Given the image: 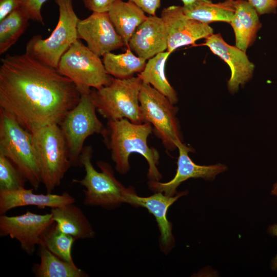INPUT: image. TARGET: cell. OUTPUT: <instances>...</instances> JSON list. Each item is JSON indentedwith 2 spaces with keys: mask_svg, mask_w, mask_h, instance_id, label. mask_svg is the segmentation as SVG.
<instances>
[{
  "mask_svg": "<svg viewBox=\"0 0 277 277\" xmlns=\"http://www.w3.org/2000/svg\"><path fill=\"white\" fill-rule=\"evenodd\" d=\"M81 97L71 80L26 53L1 60L0 108L31 133L49 125H60Z\"/></svg>",
  "mask_w": 277,
  "mask_h": 277,
  "instance_id": "obj_1",
  "label": "cell"
},
{
  "mask_svg": "<svg viewBox=\"0 0 277 277\" xmlns=\"http://www.w3.org/2000/svg\"><path fill=\"white\" fill-rule=\"evenodd\" d=\"M106 128L107 132L103 137L111 151L112 160L118 172L125 174L130 170L129 156L136 152L143 155L148 163L147 176L149 181H159L161 179L162 175L157 168L159 153L147 144L148 137L153 132L150 123L135 124L122 118L108 121Z\"/></svg>",
  "mask_w": 277,
  "mask_h": 277,
  "instance_id": "obj_2",
  "label": "cell"
},
{
  "mask_svg": "<svg viewBox=\"0 0 277 277\" xmlns=\"http://www.w3.org/2000/svg\"><path fill=\"white\" fill-rule=\"evenodd\" d=\"M0 153L7 157L36 190L42 183L40 166L32 133L0 108Z\"/></svg>",
  "mask_w": 277,
  "mask_h": 277,
  "instance_id": "obj_3",
  "label": "cell"
},
{
  "mask_svg": "<svg viewBox=\"0 0 277 277\" xmlns=\"http://www.w3.org/2000/svg\"><path fill=\"white\" fill-rule=\"evenodd\" d=\"M142 84L138 75L122 79L112 77L109 85L91 91L96 110L108 121L127 118L135 124L147 122L138 100Z\"/></svg>",
  "mask_w": 277,
  "mask_h": 277,
  "instance_id": "obj_4",
  "label": "cell"
},
{
  "mask_svg": "<svg viewBox=\"0 0 277 277\" xmlns=\"http://www.w3.org/2000/svg\"><path fill=\"white\" fill-rule=\"evenodd\" d=\"M58 8L57 24L51 35L43 39L41 35L32 37L27 43L25 53L48 66L57 68L60 61L78 38L79 18L74 12L72 0H55Z\"/></svg>",
  "mask_w": 277,
  "mask_h": 277,
  "instance_id": "obj_5",
  "label": "cell"
},
{
  "mask_svg": "<svg viewBox=\"0 0 277 277\" xmlns=\"http://www.w3.org/2000/svg\"><path fill=\"white\" fill-rule=\"evenodd\" d=\"M92 147H84L80 157V166L84 167L86 174L81 180L73 179V183L85 187L84 203L86 206L112 207L125 203L126 194L133 190L125 187L115 177L110 165L98 161L101 171L95 169L91 163Z\"/></svg>",
  "mask_w": 277,
  "mask_h": 277,
  "instance_id": "obj_6",
  "label": "cell"
},
{
  "mask_svg": "<svg viewBox=\"0 0 277 277\" xmlns=\"http://www.w3.org/2000/svg\"><path fill=\"white\" fill-rule=\"evenodd\" d=\"M38 159L42 183L47 193L59 186L72 166L60 126L49 125L31 132Z\"/></svg>",
  "mask_w": 277,
  "mask_h": 277,
  "instance_id": "obj_7",
  "label": "cell"
},
{
  "mask_svg": "<svg viewBox=\"0 0 277 277\" xmlns=\"http://www.w3.org/2000/svg\"><path fill=\"white\" fill-rule=\"evenodd\" d=\"M57 69L71 80L80 91L99 89L109 85L112 77L106 71L100 57L84 45L80 39L74 42L62 56Z\"/></svg>",
  "mask_w": 277,
  "mask_h": 277,
  "instance_id": "obj_8",
  "label": "cell"
},
{
  "mask_svg": "<svg viewBox=\"0 0 277 277\" xmlns=\"http://www.w3.org/2000/svg\"><path fill=\"white\" fill-rule=\"evenodd\" d=\"M91 91L81 92L80 101L60 124L71 164L75 166H80V157L86 138L94 133L103 137L107 132L106 127L97 117Z\"/></svg>",
  "mask_w": 277,
  "mask_h": 277,
  "instance_id": "obj_9",
  "label": "cell"
},
{
  "mask_svg": "<svg viewBox=\"0 0 277 277\" xmlns=\"http://www.w3.org/2000/svg\"><path fill=\"white\" fill-rule=\"evenodd\" d=\"M138 100L142 111L153 132L160 138L166 150L177 148L176 143L182 142L178 109L164 95L151 85L142 83Z\"/></svg>",
  "mask_w": 277,
  "mask_h": 277,
  "instance_id": "obj_10",
  "label": "cell"
},
{
  "mask_svg": "<svg viewBox=\"0 0 277 277\" xmlns=\"http://www.w3.org/2000/svg\"><path fill=\"white\" fill-rule=\"evenodd\" d=\"M54 221L50 213L39 214L27 211L16 216H0V235L9 236L20 244L22 249L32 255L44 233Z\"/></svg>",
  "mask_w": 277,
  "mask_h": 277,
  "instance_id": "obj_11",
  "label": "cell"
},
{
  "mask_svg": "<svg viewBox=\"0 0 277 277\" xmlns=\"http://www.w3.org/2000/svg\"><path fill=\"white\" fill-rule=\"evenodd\" d=\"M167 33V51L171 53L184 46L193 44L213 33L209 25L187 16L183 6L172 5L164 8L161 12Z\"/></svg>",
  "mask_w": 277,
  "mask_h": 277,
  "instance_id": "obj_12",
  "label": "cell"
},
{
  "mask_svg": "<svg viewBox=\"0 0 277 277\" xmlns=\"http://www.w3.org/2000/svg\"><path fill=\"white\" fill-rule=\"evenodd\" d=\"M77 30L78 38L85 40L88 48L100 57L124 45L108 12H93L88 17L79 19Z\"/></svg>",
  "mask_w": 277,
  "mask_h": 277,
  "instance_id": "obj_13",
  "label": "cell"
},
{
  "mask_svg": "<svg viewBox=\"0 0 277 277\" xmlns=\"http://www.w3.org/2000/svg\"><path fill=\"white\" fill-rule=\"evenodd\" d=\"M176 146L179 152L176 174L168 182L149 181V187L154 192H161L166 195L173 196L177 193V187L182 182L191 178L212 180L216 175L227 169L226 166L221 164L208 166L197 165L192 161L188 155V153L192 151V148L186 146L181 141L177 142Z\"/></svg>",
  "mask_w": 277,
  "mask_h": 277,
  "instance_id": "obj_14",
  "label": "cell"
},
{
  "mask_svg": "<svg viewBox=\"0 0 277 277\" xmlns=\"http://www.w3.org/2000/svg\"><path fill=\"white\" fill-rule=\"evenodd\" d=\"M205 39L204 45L229 66L231 76L228 88L231 92L234 93L240 86H244L252 78L254 64L249 60L245 51L227 44L220 33H212Z\"/></svg>",
  "mask_w": 277,
  "mask_h": 277,
  "instance_id": "obj_15",
  "label": "cell"
},
{
  "mask_svg": "<svg viewBox=\"0 0 277 277\" xmlns=\"http://www.w3.org/2000/svg\"><path fill=\"white\" fill-rule=\"evenodd\" d=\"M148 197L138 196L134 190L128 193L125 203L134 206L146 208L155 218L161 233L160 247L161 250L167 254L173 247L174 239L172 234V226L167 216L169 207L179 197L187 194V192L177 193L175 196H170L161 192H155Z\"/></svg>",
  "mask_w": 277,
  "mask_h": 277,
  "instance_id": "obj_16",
  "label": "cell"
},
{
  "mask_svg": "<svg viewBox=\"0 0 277 277\" xmlns=\"http://www.w3.org/2000/svg\"><path fill=\"white\" fill-rule=\"evenodd\" d=\"M127 47L146 61L167 50V33L162 17L155 15L147 16L137 28Z\"/></svg>",
  "mask_w": 277,
  "mask_h": 277,
  "instance_id": "obj_17",
  "label": "cell"
},
{
  "mask_svg": "<svg viewBox=\"0 0 277 277\" xmlns=\"http://www.w3.org/2000/svg\"><path fill=\"white\" fill-rule=\"evenodd\" d=\"M75 199L67 192L62 194H36L33 189L23 188L14 190H0V214H5L13 208L34 206L40 209L63 207L74 203Z\"/></svg>",
  "mask_w": 277,
  "mask_h": 277,
  "instance_id": "obj_18",
  "label": "cell"
},
{
  "mask_svg": "<svg viewBox=\"0 0 277 277\" xmlns=\"http://www.w3.org/2000/svg\"><path fill=\"white\" fill-rule=\"evenodd\" d=\"M235 12L230 22L235 35V46L246 51L254 42L261 28L259 15L246 0H234Z\"/></svg>",
  "mask_w": 277,
  "mask_h": 277,
  "instance_id": "obj_19",
  "label": "cell"
},
{
  "mask_svg": "<svg viewBox=\"0 0 277 277\" xmlns=\"http://www.w3.org/2000/svg\"><path fill=\"white\" fill-rule=\"evenodd\" d=\"M50 213L57 228L76 240L94 236L95 232L92 225L82 210L74 203L52 208Z\"/></svg>",
  "mask_w": 277,
  "mask_h": 277,
  "instance_id": "obj_20",
  "label": "cell"
},
{
  "mask_svg": "<svg viewBox=\"0 0 277 277\" xmlns=\"http://www.w3.org/2000/svg\"><path fill=\"white\" fill-rule=\"evenodd\" d=\"M145 13L129 1L118 0L110 8L108 15L124 45L127 46L137 28L147 18Z\"/></svg>",
  "mask_w": 277,
  "mask_h": 277,
  "instance_id": "obj_21",
  "label": "cell"
},
{
  "mask_svg": "<svg viewBox=\"0 0 277 277\" xmlns=\"http://www.w3.org/2000/svg\"><path fill=\"white\" fill-rule=\"evenodd\" d=\"M183 11L188 17L209 24L213 22L230 23L235 12L234 0L213 3L210 0H196L183 5Z\"/></svg>",
  "mask_w": 277,
  "mask_h": 277,
  "instance_id": "obj_22",
  "label": "cell"
},
{
  "mask_svg": "<svg viewBox=\"0 0 277 277\" xmlns=\"http://www.w3.org/2000/svg\"><path fill=\"white\" fill-rule=\"evenodd\" d=\"M170 54L166 51L149 59L138 76L143 83L151 85L174 105L178 101L177 93L169 83L165 72V64Z\"/></svg>",
  "mask_w": 277,
  "mask_h": 277,
  "instance_id": "obj_23",
  "label": "cell"
},
{
  "mask_svg": "<svg viewBox=\"0 0 277 277\" xmlns=\"http://www.w3.org/2000/svg\"><path fill=\"white\" fill-rule=\"evenodd\" d=\"M103 62L107 72L118 78H127L140 73L144 69L146 60L138 57L128 47L121 54L108 52L103 56Z\"/></svg>",
  "mask_w": 277,
  "mask_h": 277,
  "instance_id": "obj_24",
  "label": "cell"
},
{
  "mask_svg": "<svg viewBox=\"0 0 277 277\" xmlns=\"http://www.w3.org/2000/svg\"><path fill=\"white\" fill-rule=\"evenodd\" d=\"M40 263L35 270L38 277H86L88 275L75 264H70L39 246Z\"/></svg>",
  "mask_w": 277,
  "mask_h": 277,
  "instance_id": "obj_25",
  "label": "cell"
},
{
  "mask_svg": "<svg viewBox=\"0 0 277 277\" xmlns=\"http://www.w3.org/2000/svg\"><path fill=\"white\" fill-rule=\"evenodd\" d=\"M29 18L19 7L0 21V54L17 41L29 26Z\"/></svg>",
  "mask_w": 277,
  "mask_h": 277,
  "instance_id": "obj_26",
  "label": "cell"
},
{
  "mask_svg": "<svg viewBox=\"0 0 277 277\" xmlns=\"http://www.w3.org/2000/svg\"><path fill=\"white\" fill-rule=\"evenodd\" d=\"M75 240L72 236L60 230L54 223L44 233L39 245L45 246L61 259L75 264L71 252Z\"/></svg>",
  "mask_w": 277,
  "mask_h": 277,
  "instance_id": "obj_27",
  "label": "cell"
},
{
  "mask_svg": "<svg viewBox=\"0 0 277 277\" xmlns=\"http://www.w3.org/2000/svg\"><path fill=\"white\" fill-rule=\"evenodd\" d=\"M26 181L13 163L0 153V190L25 188Z\"/></svg>",
  "mask_w": 277,
  "mask_h": 277,
  "instance_id": "obj_28",
  "label": "cell"
},
{
  "mask_svg": "<svg viewBox=\"0 0 277 277\" xmlns=\"http://www.w3.org/2000/svg\"><path fill=\"white\" fill-rule=\"evenodd\" d=\"M21 8L28 15L30 19L44 24L41 9L43 4L47 0H19Z\"/></svg>",
  "mask_w": 277,
  "mask_h": 277,
  "instance_id": "obj_29",
  "label": "cell"
},
{
  "mask_svg": "<svg viewBox=\"0 0 277 277\" xmlns=\"http://www.w3.org/2000/svg\"><path fill=\"white\" fill-rule=\"evenodd\" d=\"M259 15L275 13L277 0H247Z\"/></svg>",
  "mask_w": 277,
  "mask_h": 277,
  "instance_id": "obj_30",
  "label": "cell"
},
{
  "mask_svg": "<svg viewBox=\"0 0 277 277\" xmlns=\"http://www.w3.org/2000/svg\"><path fill=\"white\" fill-rule=\"evenodd\" d=\"M118 0H83L86 8L94 12H108L112 5Z\"/></svg>",
  "mask_w": 277,
  "mask_h": 277,
  "instance_id": "obj_31",
  "label": "cell"
},
{
  "mask_svg": "<svg viewBox=\"0 0 277 277\" xmlns=\"http://www.w3.org/2000/svg\"><path fill=\"white\" fill-rule=\"evenodd\" d=\"M142 9L149 15H155L161 6V0H128Z\"/></svg>",
  "mask_w": 277,
  "mask_h": 277,
  "instance_id": "obj_32",
  "label": "cell"
},
{
  "mask_svg": "<svg viewBox=\"0 0 277 277\" xmlns=\"http://www.w3.org/2000/svg\"><path fill=\"white\" fill-rule=\"evenodd\" d=\"M21 7L19 0H0V21Z\"/></svg>",
  "mask_w": 277,
  "mask_h": 277,
  "instance_id": "obj_33",
  "label": "cell"
},
{
  "mask_svg": "<svg viewBox=\"0 0 277 277\" xmlns=\"http://www.w3.org/2000/svg\"><path fill=\"white\" fill-rule=\"evenodd\" d=\"M269 231L272 235L277 237V224L269 226ZM271 267L273 270L277 269V254L272 261Z\"/></svg>",
  "mask_w": 277,
  "mask_h": 277,
  "instance_id": "obj_34",
  "label": "cell"
},
{
  "mask_svg": "<svg viewBox=\"0 0 277 277\" xmlns=\"http://www.w3.org/2000/svg\"><path fill=\"white\" fill-rule=\"evenodd\" d=\"M271 194L277 196V182L274 184Z\"/></svg>",
  "mask_w": 277,
  "mask_h": 277,
  "instance_id": "obj_35",
  "label": "cell"
},
{
  "mask_svg": "<svg viewBox=\"0 0 277 277\" xmlns=\"http://www.w3.org/2000/svg\"><path fill=\"white\" fill-rule=\"evenodd\" d=\"M183 3V5H185V4H189V3H192L194 1H195L196 0H181Z\"/></svg>",
  "mask_w": 277,
  "mask_h": 277,
  "instance_id": "obj_36",
  "label": "cell"
}]
</instances>
